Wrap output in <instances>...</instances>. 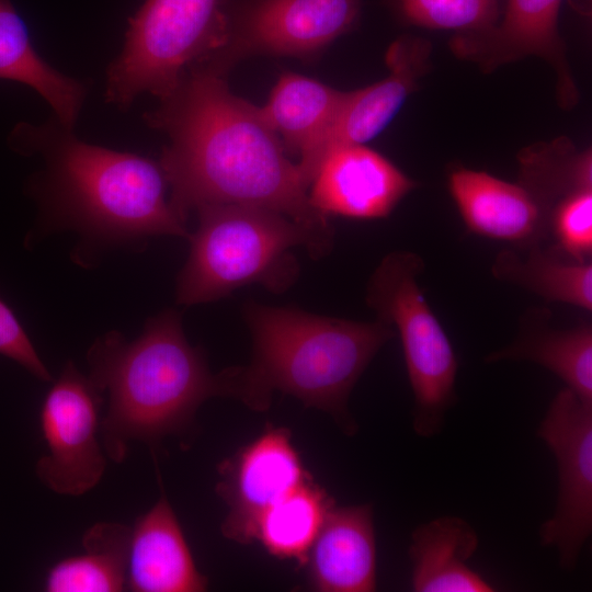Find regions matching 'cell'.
<instances>
[{"label":"cell","instance_id":"cell-1","mask_svg":"<svg viewBox=\"0 0 592 592\" xmlns=\"http://www.w3.org/2000/svg\"><path fill=\"white\" fill-rule=\"evenodd\" d=\"M225 71L208 59L194 62L146 115L169 138L159 163L171 206L183 220L207 205L266 208L331 246L328 217L311 206L297 163L260 107L229 90Z\"/></svg>","mask_w":592,"mask_h":592},{"label":"cell","instance_id":"cell-2","mask_svg":"<svg viewBox=\"0 0 592 592\" xmlns=\"http://www.w3.org/2000/svg\"><path fill=\"white\" fill-rule=\"evenodd\" d=\"M89 379L109 395L101 422L103 448L114 463L128 444L151 448L168 435L189 430L200 406L210 397H231V368L213 374L203 352L190 345L180 315L167 310L151 318L143 333L127 341L109 331L90 346Z\"/></svg>","mask_w":592,"mask_h":592},{"label":"cell","instance_id":"cell-3","mask_svg":"<svg viewBox=\"0 0 592 592\" xmlns=\"http://www.w3.org/2000/svg\"><path fill=\"white\" fill-rule=\"evenodd\" d=\"M244 318L253 340L252 360L248 366L231 367V397L264 411L278 390L330 413L344 432L355 433L350 394L375 354L395 337L392 326L254 301L246 304Z\"/></svg>","mask_w":592,"mask_h":592},{"label":"cell","instance_id":"cell-4","mask_svg":"<svg viewBox=\"0 0 592 592\" xmlns=\"http://www.w3.org/2000/svg\"><path fill=\"white\" fill-rule=\"evenodd\" d=\"M8 141L20 155L44 157L46 171L32 190L48 195L56 210L84 231L112 239L189 238L185 220L166 197L160 163L82 141L56 118L19 123Z\"/></svg>","mask_w":592,"mask_h":592},{"label":"cell","instance_id":"cell-5","mask_svg":"<svg viewBox=\"0 0 592 592\" xmlns=\"http://www.w3.org/2000/svg\"><path fill=\"white\" fill-rule=\"evenodd\" d=\"M196 212L198 226L189 236L190 254L177 285V300L182 305L213 301L251 283L281 292L296 277L292 248L301 246L312 258L331 248L312 231L271 209L225 204Z\"/></svg>","mask_w":592,"mask_h":592},{"label":"cell","instance_id":"cell-6","mask_svg":"<svg viewBox=\"0 0 592 592\" xmlns=\"http://www.w3.org/2000/svg\"><path fill=\"white\" fill-rule=\"evenodd\" d=\"M423 267L418 253L387 254L368 281L366 301L400 337L413 395L412 428L418 436L431 439L456 402L458 361L418 284Z\"/></svg>","mask_w":592,"mask_h":592},{"label":"cell","instance_id":"cell-7","mask_svg":"<svg viewBox=\"0 0 592 592\" xmlns=\"http://www.w3.org/2000/svg\"><path fill=\"white\" fill-rule=\"evenodd\" d=\"M224 0H145L107 71L106 101L128 107L139 95L169 94L194 62L224 46Z\"/></svg>","mask_w":592,"mask_h":592},{"label":"cell","instance_id":"cell-8","mask_svg":"<svg viewBox=\"0 0 592 592\" xmlns=\"http://www.w3.org/2000/svg\"><path fill=\"white\" fill-rule=\"evenodd\" d=\"M537 436L556 458L555 511L539 530V540L558 553L563 570L576 568L592 531V403L568 387L554 397Z\"/></svg>","mask_w":592,"mask_h":592},{"label":"cell","instance_id":"cell-9","mask_svg":"<svg viewBox=\"0 0 592 592\" xmlns=\"http://www.w3.org/2000/svg\"><path fill=\"white\" fill-rule=\"evenodd\" d=\"M361 0H249L227 14V38L208 58L226 70L236 58L266 54L310 58L356 23Z\"/></svg>","mask_w":592,"mask_h":592},{"label":"cell","instance_id":"cell-10","mask_svg":"<svg viewBox=\"0 0 592 592\" xmlns=\"http://www.w3.org/2000/svg\"><path fill=\"white\" fill-rule=\"evenodd\" d=\"M101 395L68 362L43 401L41 428L48 454L38 459L36 475L56 493L83 494L104 474L106 459L98 440Z\"/></svg>","mask_w":592,"mask_h":592},{"label":"cell","instance_id":"cell-11","mask_svg":"<svg viewBox=\"0 0 592 592\" xmlns=\"http://www.w3.org/2000/svg\"><path fill=\"white\" fill-rule=\"evenodd\" d=\"M217 494L228 506L225 537L240 544L255 540L262 513L311 476L294 447L291 432L267 425L252 442L218 466Z\"/></svg>","mask_w":592,"mask_h":592},{"label":"cell","instance_id":"cell-12","mask_svg":"<svg viewBox=\"0 0 592 592\" xmlns=\"http://www.w3.org/2000/svg\"><path fill=\"white\" fill-rule=\"evenodd\" d=\"M430 44L403 36L386 54L387 78L355 91L344 92L334 116L312 147L299 157L297 167L309 187L326 156L332 150L363 145L380 134L400 110L426 67Z\"/></svg>","mask_w":592,"mask_h":592},{"label":"cell","instance_id":"cell-13","mask_svg":"<svg viewBox=\"0 0 592 592\" xmlns=\"http://www.w3.org/2000/svg\"><path fill=\"white\" fill-rule=\"evenodd\" d=\"M415 183L387 158L363 145L329 152L308 189L311 206L325 216L386 217Z\"/></svg>","mask_w":592,"mask_h":592},{"label":"cell","instance_id":"cell-14","mask_svg":"<svg viewBox=\"0 0 592 592\" xmlns=\"http://www.w3.org/2000/svg\"><path fill=\"white\" fill-rule=\"evenodd\" d=\"M561 1L508 0L499 26L457 37L453 48L460 56L475 58L489 70L528 55L545 58L558 75L561 105L571 107L578 100V93L557 30Z\"/></svg>","mask_w":592,"mask_h":592},{"label":"cell","instance_id":"cell-15","mask_svg":"<svg viewBox=\"0 0 592 592\" xmlns=\"http://www.w3.org/2000/svg\"><path fill=\"white\" fill-rule=\"evenodd\" d=\"M376 556L372 505L333 506L304 565L309 587L320 592L375 591Z\"/></svg>","mask_w":592,"mask_h":592},{"label":"cell","instance_id":"cell-16","mask_svg":"<svg viewBox=\"0 0 592 592\" xmlns=\"http://www.w3.org/2000/svg\"><path fill=\"white\" fill-rule=\"evenodd\" d=\"M207 583L195 566L166 493L161 492L132 528L126 588L136 592H202Z\"/></svg>","mask_w":592,"mask_h":592},{"label":"cell","instance_id":"cell-17","mask_svg":"<svg viewBox=\"0 0 592 592\" xmlns=\"http://www.w3.org/2000/svg\"><path fill=\"white\" fill-rule=\"evenodd\" d=\"M448 186L466 226L479 236L532 243L545 234L547 212L523 184L459 168Z\"/></svg>","mask_w":592,"mask_h":592},{"label":"cell","instance_id":"cell-18","mask_svg":"<svg viewBox=\"0 0 592 592\" xmlns=\"http://www.w3.org/2000/svg\"><path fill=\"white\" fill-rule=\"evenodd\" d=\"M478 545L475 528L459 516H440L415 527L408 549L413 591H494L467 565Z\"/></svg>","mask_w":592,"mask_h":592},{"label":"cell","instance_id":"cell-19","mask_svg":"<svg viewBox=\"0 0 592 592\" xmlns=\"http://www.w3.org/2000/svg\"><path fill=\"white\" fill-rule=\"evenodd\" d=\"M548 312H528L519 337L508 346L485 357L487 363L527 361L557 375L583 401L592 403V328L550 329Z\"/></svg>","mask_w":592,"mask_h":592},{"label":"cell","instance_id":"cell-20","mask_svg":"<svg viewBox=\"0 0 592 592\" xmlns=\"http://www.w3.org/2000/svg\"><path fill=\"white\" fill-rule=\"evenodd\" d=\"M0 79L35 90L54 110L56 119L73 129L87 94L86 86L41 57L10 0H0Z\"/></svg>","mask_w":592,"mask_h":592},{"label":"cell","instance_id":"cell-21","mask_svg":"<svg viewBox=\"0 0 592 592\" xmlns=\"http://www.w3.org/2000/svg\"><path fill=\"white\" fill-rule=\"evenodd\" d=\"M344 91L299 73L285 72L260 113L288 156L301 157L325 133Z\"/></svg>","mask_w":592,"mask_h":592},{"label":"cell","instance_id":"cell-22","mask_svg":"<svg viewBox=\"0 0 592 592\" xmlns=\"http://www.w3.org/2000/svg\"><path fill=\"white\" fill-rule=\"evenodd\" d=\"M132 527L99 522L82 537L84 553L56 562L47 572L48 592H118L126 588Z\"/></svg>","mask_w":592,"mask_h":592},{"label":"cell","instance_id":"cell-23","mask_svg":"<svg viewBox=\"0 0 592 592\" xmlns=\"http://www.w3.org/2000/svg\"><path fill=\"white\" fill-rule=\"evenodd\" d=\"M558 249L532 246L526 257L500 251L492 265L494 278L523 287L549 301L592 310V264L565 259Z\"/></svg>","mask_w":592,"mask_h":592},{"label":"cell","instance_id":"cell-24","mask_svg":"<svg viewBox=\"0 0 592 592\" xmlns=\"http://www.w3.org/2000/svg\"><path fill=\"white\" fill-rule=\"evenodd\" d=\"M333 506V499L310 477L262 513L257 525L255 540L269 554L281 559L297 560L304 566Z\"/></svg>","mask_w":592,"mask_h":592},{"label":"cell","instance_id":"cell-25","mask_svg":"<svg viewBox=\"0 0 592 592\" xmlns=\"http://www.w3.org/2000/svg\"><path fill=\"white\" fill-rule=\"evenodd\" d=\"M559 152H528L521 158L523 185L528 189L548 212L551 197L562 198L574 192L591 190V153L561 157Z\"/></svg>","mask_w":592,"mask_h":592},{"label":"cell","instance_id":"cell-26","mask_svg":"<svg viewBox=\"0 0 592 592\" xmlns=\"http://www.w3.org/2000/svg\"><path fill=\"white\" fill-rule=\"evenodd\" d=\"M498 0H398L411 23L441 30L482 33L494 26Z\"/></svg>","mask_w":592,"mask_h":592},{"label":"cell","instance_id":"cell-27","mask_svg":"<svg viewBox=\"0 0 592 592\" xmlns=\"http://www.w3.org/2000/svg\"><path fill=\"white\" fill-rule=\"evenodd\" d=\"M557 249L571 260L588 262L592 253V191L563 197L551 213Z\"/></svg>","mask_w":592,"mask_h":592},{"label":"cell","instance_id":"cell-28","mask_svg":"<svg viewBox=\"0 0 592 592\" xmlns=\"http://www.w3.org/2000/svg\"><path fill=\"white\" fill-rule=\"evenodd\" d=\"M0 354L16 362L34 377L50 382L52 375L42 362L14 312L0 299Z\"/></svg>","mask_w":592,"mask_h":592}]
</instances>
